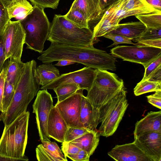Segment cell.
Masks as SVG:
<instances>
[{
  "label": "cell",
  "instance_id": "2",
  "mask_svg": "<svg viewBox=\"0 0 161 161\" xmlns=\"http://www.w3.org/2000/svg\"><path fill=\"white\" fill-rule=\"evenodd\" d=\"M36 63L34 60L25 63L23 73L7 110L1 112L2 120L4 125L12 122L21 114L26 112L30 102L36 95L40 86L36 73Z\"/></svg>",
  "mask_w": 161,
  "mask_h": 161
},
{
  "label": "cell",
  "instance_id": "44",
  "mask_svg": "<svg viewBox=\"0 0 161 161\" xmlns=\"http://www.w3.org/2000/svg\"><path fill=\"white\" fill-rule=\"evenodd\" d=\"M147 80L161 83V66L154 71Z\"/></svg>",
  "mask_w": 161,
  "mask_h": 161
},
{
  "label": "cell",
  "instance_id": "39",
  "mask_svg": "<svg viewBox=\"0 0 161 161\" xmlns=\"http://www.w3.org/2000/svg\"><path fill=\"white\" fill-rule=\"evenodd\" d=\"M8 61L5 62L0 73V111H3L2 99L4 92L6 71Z\"/></svg>",
  "mask_w": 161,
  "mask_h": 161
},
{
  "label": "cell",
  "instance_id": "25",
  "mask_svg": "<svg viewBox=\"0 0 161 161\" xmlns=\"http://www.w3.org/2000/svg\"><path fill=\"white\" fill-rule=\"evenodd\" d=\"M98 19L100 20L94 27L92 30L94 39L97 42L98 37L109 33L115 29L118 25L106 18L100 17Z\"/></svg>",
  "mask_w": 161,
  "mask_h": 161
},
{
  "label": "cell",
  "instance_id": "16",
  "mask_svg": "<svg viewBox=\"0 0 161 161\" xmlns=\"http://www.w3.org/2000/svg\"><path fill=\"white\" fill-rule=\"evenodd\" d=\"M80 121L83 127L97 131L100 123L99 109L95 108L89 99L83 94L81 104Z\"/></svg>",
  "mask_w": 161,
  "mask_h": 161
},
{
  "label": "cell",
  "instance_id": "1",
  "mask_svg": "<svg viewBox=\"0 0 161 161\" xmlns=\"http://www.w3.org/2000/svg\"><path fill=\"white\" fill-rule=\"evenodd\" d=\"M37 59L43 63H50L60 60L78 63L94 69L115 71L116 58L106 51L87 46L51 43Z\"/></svg>",
  "mask_w": 161,
  "mask_h": 161
},
{
  "label": "cell",
  "instance_id": "41",
  "mask_svg": "<svg viewBox=\"0 0 161 161\" xmlns=\"http://www.w3.org/2000/svg\"><path fill=\"white\" fill-rule=\"evenodd\" d=\"M146 97L149 103L158 108L161 109V90L156 91L154 94Z\"/></svg>",
  "mask_w": 161,
  "mask_h": 161
},
{
  "label": "cell",
  "instance_id": "15",
  "mask_svg": "<svg viewBox=\"0 0 161 161\" xmlns=\"http://www.w3.org/2000/svg\"><path fill=\"white\" fill-rule=\"evenodd\" d=\"M68 127L57 108L54 106L51 109L47 123V133L48 136L57 142L64 141L66 133Z\"/></svg>",
  "mask_w": 161,
  "mask_h": 161
},
{
  "label": "cell",
  "instance_id": "12",
  "mask_svg": "<svg viewBox=\"0 0 161 161\" xmlns=\"http://www.w3.org/2000/svg\"><path fill=\"white\" fill-rule=\"evenodd\" d=\"M83 90H78L66 99L57 102L54 106L68 126L83 127L80 121V116Z\"/></svg>",
  "mask_w": 161,
  "mask_h": 161
},
{
  "label": "cell",
  "instance_id": "45",
  "mask_svg": "<svg viewBox=\"0 0 161 161\" xmlns=\"http://www.w3.org/2000/svg\"><path fill=\"white\" fill-rule=\"evenodd\" d=\"M5 61V55L1 36L0 37V73Z\"/></svg>",
  "mask_w": 161,
  "mask_h": 161
},
{
  "label": "cell",
  "instance_id": "20",
  "mask_svg": "<svg viewBox=\"0 0 161 161\" xmlns=\"http://www.w3.org/2000/svg\"><path fill=\"white\" fill-rule=\"evenodd\" d=\"M6 5L10 20L13 18L17 20H23L31 13L33 8L27 0H15Z\"/></svg>",
  "mask_w": 161,
  "mask_h": 161
},
{
  "label": "cell",
  "instance_id": "38",
  "mask_svg": "<svg viewBox=\"0 0 161 161\" xmlns=\"http://www.w3.org/2000/svg\"><path fill=\"white\" fill-rule=\"evenodd\" d=\"M33 5L45 8H57L60 0H29Z\"/></svg>",
  "mask_w": 161,
  "mask_h": 161
},
{
  "label": "cell",
  "instance_id": "33",
  "mask_svg": "<svg viewBox=\"0 0 161 161\" xmlns=\"http://www.w3.org/2000/svg\"><path fill=\"white\" fill-rule=\"evenodd\" d=\"M161 39V28H147L139 37L133 40L136 42L138 40Z\"/></svg>",
  "mask_w": 161,
  "mask_h": 161
},
{
  "label": "cell",
  "instance_id": "34",
  "mask_svg": "<svg viewBox=\"0 0 161 161\" xmlns=\"http://www.w3.org/2000/svg\"><path fill=\"white\" fill-rule=\"evenodd\" d=\"M10 20L7 9L6 4L3 0H0V37L6 25Z\"/></svg>",
  "mask_w": 161,
  "mask_h": 161
},
{
  "label": "cell",
  "instance_id": "32",
  "mask_svg": "<svg viewBox=\"0 0 161 161\" xmlns=\"http://www.w3.org/2000/svg\"><path fill=\"white\" fill-rule=\"evenodd\" d=\"M90 131H91L83 127L68 126L65 135L64 141L70 142Z\"/></svg>",
  "mask_w": 161,
  "mask_h": 161
},
{
  "label": "cell",
  "instance_id": "9",
  "mask_svg": "<svg viewBox=\"0 0 161 161\" xmlns=\"http://www.w3.org/2000/svg\"><path fill=\"white\" fill-rule=\"evenodd\" d=\"M110 52L114 56L141 64L145 68L161 55V48L146 46H119L112 48Z\"/></svg>",
  "mask_w": 161,
  "mask_h": 161
},
{
  "label": "cell",
  "instance_id": "21",
  "mask_svg": "<svg viewBox=\"0 0 161 161\" xmlns=\"http://www.w3.org/2000/svg\"><path fill=\"white\" fill-rule=\"evenodd\" d=\"M100 136L98 130L91 131L70 142L86 151L91 156L99 144Z\"/></svg>",
  "mask_w": 161,
  "mask_h": 161
},
{
  "label": "cell",
  "instance_id": "8",
  "mask_svg": "<svg viewBox=\"0 0 161 161\" xmlns=\"http://www.w3.org/2000/svg\"><path fill=\"white\" fill-rule=\"evenodd\" d=\"M1 36L6 60L12 58L21 60L25 36L21 21L10 20Z\"/></svg>",
  "mask_w": 161,
  "mask_h": 161
},
{
  "label": "cell",
  "instance_id": "14",
  "mask_svg": "<svg viewBox=\"0 0 161 161\" xmlns=\"http://www.w3.org/2000/svg\"><path fill=\"white\" fill-rule=\"evenodd\" d=\"M108 154L117 161H152L134 142L116 145Z\"/></svg>",
  "mask_w": 161,
  "mask_h": 161
},
{
  "label": "cell",
  "instance_id": "27",
  "mask_svg": "<svg viewBox=\"0 0 161 161\" xmlns=\"http://www.w3.org/2000/svg\"><path fill=\"white\" fill-rule=\"evenodd\" d=\"M64 16L68 20L80 28H90L86 16L81 10L77 8H70Z\"/></svg>",
  "mask_w": 161,
  "mask_h": 161
},
{
  "label": "cell",
  "instance_id": "4",
  "mask_svg": "<svg viewBox=\"0 0 161 161\" xmlns=\"http://www.w3.org/2000/svg\"><path fill=\"white\" fill-rule=\"evenodd\" d=\"M47 40L51 43L87 46L96 43L93 31L80 28L67 19L64 15L55 14Z\"/></svg>",
  "mask_w": 161,
  "mask_h": 161
},
{
  "label": "cell",
  "instance_id": "26",
  "mask_svg": "<svg viewBox=\"0 0 161 161\" xmlns=\"http://www.w3.org/2000/svg\"><path fill=\"white\" fill-rule=\"evenodd\" d=\"M135 16L147 28H161V11Z\"/></svg>",
  "mask_w": 161,
  "mask_h": 161
},
{
  "label": "cell",
  "instance_id": "29",
  "mask_svg": "<svg viewBox=\"0 0 161 161\" xmlns=\"http://www.w3.org/2000/svg\"><path fill=\"white\" fill-rule=\"evenodd\" d=\"M161 90V83L146 80L141 81L134 89V93L138 96L147 92Z\"/></svg>",
  "mask_w": 161,
  "mask_h": 161
},
{
  "label": "cell",
  "instance_id": "31",
  "mask_svg": "<svg viewBox=\"0 0 161 161\" xmlns=\"http://www.w3.org/2000/svg\"><path fill=\"white\" fill-rule=\"evenodd\" d=\"M15 89L13 85L5 80L2 99V112L7 110L13 97Z\"/></svg>",
  "mask_w": 161,
  "mask_h": 161
},
{
  "label": "cell",
  "instance_id": "3",
  "mask_svg": "<svg viewBox=\"0 0 161 161\" xmlns=\"http://www.w3.org/2000/svg\"><path fill=\"white\" fill-rule=\"evenodd\" d=\"M29 117V112L27 111L20 114L11 124L4 126L0 139V154L29 160L25 153Z\"/></svg>",
  "mask_w": 161,
  "mask_h": 161
},
{
  "label": "cell",
  "instance_id": "35",
  "mask_svg": "<svg viewBox=\"0 0 161 161\" xmlns=\"http://www.w3.org/2000/svg\"><path fill=\"white\" fill-rule=\"evenodd\" d=\"M161 66V55L151 62L145 69L143 77L141 81L147 80L152 74Z\"/></svg>",
  "mask_w": 161,
  "mask_h": 161
},
{
  "label": "cell",
  "instance_id": "47",
  "mask_svg": "<svg viewBox=\"0 0 161 161\" xmlns=\"http://www.w3.org/2000/svg\"><path fill=\"white\" fill-rule=\"evenodd\" d=\"M147 2L153 7L161 10V0H146Z\"/></svg>",
  "mask_w": 161,
  "mask_h": 161
},
{
  "label": "cell",
  "instance_id": "10",
  "mask_svg": "<svg viewBox=\"0 0 161 161\" xmlns=\"http://www.w3.org/2000/svg\"><path fill=\"white\" fill-rule=\"evenodd\" d=\"M54 106L51 94L47 89L39 90L32 105L33 113L36 115L37 128L42 143L49 141L47 123L50 111Z\"/></svg>",
  "mask_w": 161,
  "mask_h": 161
},
{
  "label": "cell",
  "instance_id": "36",
  "mask_svg": "<svg viewBox=\"0 0 161 161\" xmlns=\"http://www.w3.org/2000/svg\"><path fill=\"white\" fill-rule=\"evenodd\" d=\"M42 144L45 149L53 154L62 158L64 161H67L66 157L63 153L58 145L55 142L49 141L44 142Z\"/></svg>",
  "mask_w": 161,
  "mask_h": 161
},
{
  "label": "cell",
  "instance_id": "48",
  "mask_svg": "<svg viewBox=\"0 0 161 161\" xmlns=\"http://www.w3.org/2000/svg\"><path fill=\"white\" fill-rule=\"evenodd\" d=\"M75 62L67 60H60L58 61V62L56 64L54 65L58 66H63L67 65L73 64Z\"/></svg>",
  "mask_w": 161,
  "mask_h": 161
},
{
  "label": "cell",
  "instance_id": "28",
  "mask_svg": "<svg viewBox=\"0 0 161 161\" xmlns=\"http://www.w3.org/2000/svg\"><path fill=\"white\" fill-rule=\"evenodd\" d=\"M80 89L79 85L69 83L61 85L53 90L57 96V103H58L71 96Z\"/></svg>",
  "mask_w": 161,
  "mask_h": 161
},
{
  "label": "cell",
  "instance_id": "23",
  "mask_svg": "<svg viewBox=\"0 0 161 161\" xmlns=\"http://www.w3.org/2000/svg\"><path fill=\"white\" fill-rule=\"evenodd\" d=\"M25 63L21 60L10 58L8 61L5 80L13 85L15 88L23 73Z\"/></svg>",
  "mask_w": 161,
  "mask_h": 161
},
{
  "label": "cell",
  "instance_id": "6",
  "mask_svg": "<svg viewBox=\"0 0 161 161\" xmlns=\"http://www.w3.org/2000/svg\"><path fill=\"white\" fill-rule=\"evenodd\" d=\"M92 85L86 97L93 106L99 109L124 87L123 80L115 73L95 69Z\"/></svg>",
  "mask_w": 161,
  "mask_h": 161
},
{
  "label": "cell",
  "instance_id": "49",
  "mask_svg": "<svg viewBox=\"0 0 161 161\" xmlns=\"http://www.w3.org/2000/svg\"><path fill=\"white\" fill-rule=\"evenodd\" d=\"M0 161H25L23 158H14L0 154Z\"/></svg>",
  "mask_w": 161,
  "mask_h": 161
},
{
  "label": "cell",
  "instance_id": "40",
  "mask_svg": "<svg viewBox=\"0 0 161 161\" xmlns=\"http://www.w3.org/2000/svg\"><path fill=\"white\" fill-rule=\"evenodd\" d=\"M61 149L66 156L68 155L76 154L81 149L70 142L64 141L62 142Z\"/></svg>",
  "mask_w": 161,
  "mask_h": 161
},
{
  "label": "cell",
  "instance_id": "37",
  "mask_svg": "<svg viewBox=\"0 0 161 161\" xmlns=\"http://www.w3.org/2000/svg\"><path fill=\"white\" fill-rule=\"evenodd\" d=\"M104 37L112 40L114 43L108 47H112L121 44H129L136 45L135 43L132 42L131 40L119 35L108 33L103 36Z\"/></svg>",
  "mask_w": 161,
  "mask_h": 161
},
{
  "label": "cell",
  "instance_id": "50",
  "mask_svg": "<svg viewBox=\"0 0 161 161\" xmlns=\"http://www.w3.org/2000/svg\"><path fill=\"white\" fill-rule=\"evenodd\" d=\"M14 0H3L6 5Z\"/></svg>",
  "mask_w": 161,
  "mask_h": 161
},
{
  "label": "cell",
  "instance_id": "46",
  "mask_svg": "<svg viewBox=\"0 0 161 161\" xmlns=\"http://www.w3.org/2000/svg\"><path fill=\"white\" fill-rule=\"evenodd\" d=\"M118 0H100V5L102 10H103Z\"/></svg>",
  "mask_w": 161,
  "mask_h": 161
},
{
  "label": "cell",
  "instance_id": "11",
  "mask_svg": "<svg viewBox=\"0 0 161 161\" xmlns=\"http://www.w3.org/2000/svg\"><path fill=\"white\" fill-rule=\"evenodd\" d=\"M95 74V69L86 66L77 70L62 74L52 82L42 86L41 89L53 90L64 84L74 83L79 85L81 89L88 92L92 85Z\"/></svg>",
  "mask_w": 161,
  "mask_h": 161
},
{
  "label": "cell",
  "instance_id": "22",
  "mask_svg": "<svg viewBox=\"0 0 161 161\" xmlns=\"http://www.w3.org/2000/svg\"><path fill=\"white\" fill-rule=\"evenodd\" d=\"M36 73L42 86L50 83L60 75L59 70L50 63H43L36 67Z\"/></svg>",
  "mask_w": 161,
  "mask_h": 161
},
{
  "label": "cell",
  "instance_id": "19",
  "mask_svg": "<svg viewBox=\"0 0 161 161\" xmlns=\"http://www.w3.org/2000/svg\"><path fill=\"white\" fill-rule=\"evenodd\" d=\"M147 29L140 21L131 22L119 24L108 33L121 35L132 40L140 36Z\"/></svg>",
  "mask_w": 161,
  "mask_h": 161
},
{
  "label": "cell",
  "instance_id": "17",
  "mask_svg": "<svg viewBox=\"0 0 161 161\" xmlns=\"http://www.w3.org/2000/svg\"><path fill=\"white\" fill-rule=\"evenodd\" d=\"M161 131V111H150L135 125L133 132L135 138L143 134Z\"/></svg>",
  "mask_w": 161,
  "mask_h": 161
},
{
  "label": "cell",
  "instance_id": "30",
  "mask_svg": "<svg viewBox=\"0 0 161 161\" xmlns=\"http://www.w3.org/2000/svg\"><path fill=\"white\" fill-rule=\"evenodd\" d=\"M36 152L37 159L39 161H64L62 158L53 154L45 149L42 143L37 146Z\"/></svg>",
  "mask_w": 161,
  "mask_h": 161
},
{
  "label": "cell",
  "instance_id": "7",
  "mask_svg": "<svg viewBox=\"0 0 161 161\" xmlns=\"http://www.w3.org/2000/svg\"><path fill=\"white\" fill-rule=\"evenodd\" d=\"M126 94L124 87L99 109L100 136L108 137L116 130L129 105Z\"/></svg>",
  "mask_w": 161,
  "mask_h": 161
},
{
  "label": "cell",
  "instance_id": "51",
  "mask_svg": "<svg viewBox=\"0 0 161 161\" xmlns=\"http://www.w3.org/2000/svg\"><path fill=\"white\" fill-rule=\"evenodd\" d=\"M2 121V119H1V116H0V121Z\"/></svg>",
  "mask_w": 161,
  "mask_h": 161
},
{
  "label": "cell",
  "instance_id": "18",
  "mask_svg": "<svg viewBox=\"0 0 161 161\" xmlns=\"http://www.w3.org/2000/svg\"><path fill=\"white\" fill-rule=\"evenodd\" d=\"M77 8L86 16L89 24L97 19L103 13L100 0H75L70 8Z\"/></svg>",
  "mask_w": 161,
  "mask_h": 161
},
{
  "label": "cell",
  "instance_id": "5",
  "mask_svg": "<svg viewBox=\"0 0 161 161\" xmlns=\"http://www.w3.org/2000/svg\"><path fill=\"white\" fill-rule=\"evenodd\" d=\"M43 8L33 5V10L21 23L25 31L26 48L42 53L50 31V24Z\"/></svg>",
  "mask_w": 161,
  "mask_h": 161
},
{
  "label": "cell",
  "instance_id": "43",
  "mask_svg": "<svg viewBox=\"0 0 161 161\" xmlns=\"http://www.w3.org/2000/svg\"><path fill=\"white\" fill-rule=\"evenodd\" d=\"M136 42V46H146L161 48V39L138 40Z\"/></svg>",
  "mask_w": 161,
  "mask_h": 161
},
{
  "label": "cell",
  "instance_id": "24",
  "mask_svg": "<svg viewBox=\"0 0 161 161\" xmlns=\"http://www.w3.org/2000/svg\"><path fill=\"white\" fill-rule=\"evenodd\" d=\"M122 4L127 10L139 11L144 14L161 11L152 6L146 0H122Z\"/></svg>",
  "mask_w": 161,
  "mask_h": 161
},
{
  "label": "cell",
  "instance_id": "42",
  "mask_svg": "<svg viewBox=\"0 0 161 161\" xmlns=\"http://www.w3.org/2000/svg\"><path fill=\"white\" fill-rule=\"evenodd\" d=\"M90 156L85 150L81 149L77 153L66 156L74 161H89Z\"/></svg>",
  "mask_w": 161,
  "mask_h": 161
},
{
  "label": "cell",
  "instance_id": "13",
  "mask_svg": "<svg viewBox=\"0 0 161 161\" xmlns=\"http://www.w3.org/2000/svg\"><path fill=\"white\" fill-rule=\"evenodd\" d=\"M134 142L152 161H161V131L143 134L134 138Z\"/></svg>",
  "mask_w": 161,
  "mask_h": 161
}]
</instances>
